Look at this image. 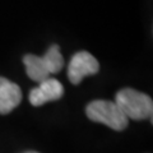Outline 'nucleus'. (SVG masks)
<instances>
[{
  "label": "nucleus",
  "instance_id": "obj_2",
  "mask_svg": "<svg viewBox=\"0 0 153 153\" xmlns=\"http://www.w3.org/2000/svg\"><path fill=\"white\" fill-rule=\"evenodd\" d=\"M85 114L89 120L105 124L117 131L124 130L129 124V119L117 107V105L112 101H106V100L92 101L85 107Z\"/></svg>",
  "mask_w": 153,
  "mask_h": 153
},
{
  "label": "nucleus",
  "instance_id": "obj_4",
  "mask_svg": "<svg viewBox=\"0 0 153 153\" xmlns=\"http://www.w3.org/2000/svg\"><path fill=\"white\" fill-rule=\"evenodd\" d=\"M64 87L55 78H47L38 84V87L33 88L30 92V102L32 106L38 107L46 102L57 101L63 97Z\"/></svg>",
  "mask_w": 153,
  "mask_h": 153
},
{
  "label": "nucleus",
  "instance_id": "obj_1",
  "mask_svg": "<svg viewBox=\"0 0 153 153\" xmlns=\"http://www.w3.org/2000/svg\"><path fill=\"white\" fill-rule=\"evenodd\" d=\"M115 103L128 119L146 120L153 114V101L146 93L133 88H123L116 93Z\"/></svg>",
  "mask_w": 153,
  "mask_h": 153
},
{
  "label": "nucleus",
  "instance_id": "obj_6",
  "mask_svg": "<svg viewBox=\"0 0 153 153\" xmlns=\"http://www.w3.org/2000/svg\"><path fill=\"white\" fill-rule=\"evenodd\" d=\"M23 63L26 66L27 75L30 76L32 80H35L40 84L41 82H44L47 78H50V74L47 71L45 63L42 60V56H36L32 54H28L23 57Z\"/></svg>",
  "mask_w": 153,
  "mask_h": 153
},
{
  "label": "nucleus",
  "instance_id": "obj_7",
  "mask_svg": "<svg viewBox=\"0 0 153 153\" xmlns=\"http://www.w3.org/2000/svg\"><path fill=\"white\" fill-rule=\"evenodd\" d=\"M42 60L45 63V66L49 74H55L63 69L64 66V57L60 52V47L57 45L50 46V49L46 51V54L42 56Z\"/></svg>",
  "mask_w": 153,
  "mask_h": 153
},
{
  "label": "nucleus",
  "instance_id": "obj_3",
  "mask_svg": "<svg viewBox=\"0 0 153 153\" xmlns=\"http://www.w3.org/2000/svg\"><path fill=\"white\" fill-rule=\"evenodd\" d=\"M100 64L97 59L87 51H79L71 57L68 66V78L70 83L79 84L87 75L97 74Z\"/></svg>",
  "mask_w": 153,
  "mask_h": 153
},
{
  "label": "nucleus",
  "instance_id": "obj_5",
  "mask_svg": "<svg viewBox=\"0 0 153 153\" xmlns=\"http://www.w3.org/2000/svg\"><path fill=\"white\" fill-rule=\"evenodd\" d=\"M22 101V91L16 83L0 76V114L13 111Z\"/></svg>",
  "mask_w": 153,
  "mask_h": 153
},
{
  "label": "nucleus",
  "instance_id": "obj_8",
  "mask_svg": "<svg viewBox=\"0 0 153 153\" xmlns=\"http://www.w3.org/2000/svg\"><path fill=\"white\" fill-rule=\"evenodd\" d=\"M25 153H38V152H33V151H28V152H25Z\"/></svg>",
  "mask_w": 153,
  "mask_h": 153
}]
</instances>
